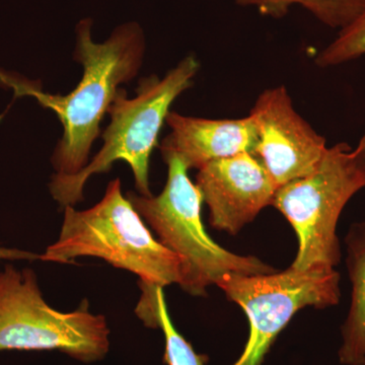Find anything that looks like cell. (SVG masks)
Returning a JSON list of instances; mask_svg holds the SVG:
<instances>
[{"mask_svg": "<svg viewBox=\"0 0 365 365\" xmlns=\"http://www.w3.org/2000/svg\"><path fill=\"white\" fill-rule=\"evenodd\" d=\"M91 19L76 26L74 60L83 67V78L66 96L44 93L26 81L0 72V81L30 96L58 117L63 135L53 153L55 174L72 176L88 163L91 146L100 135V125L123 83H130L143 66L145 37L140 26L127 23L115 29L104 43L93 42Z\"/></svg>", "mask_w": 365, "mask_h": 365, "instance_id": "obj_1", "label": "cell"}, {"mask_svg": "<svg viewBox=\"0 0 365 365\" xmlns=\"http://www.w3.org/2000/svg\"><path fill=\"white\" fill-rule=\"evenodd\" d=\"M95 257L135 274L140 287H165L184 283V265L176 254L158 241L130 201L120 179L109 182L104 197L93 207H64L58 240L39 260L69 263Z\"/></svg>", "mask_w": 365, "mask_h": 365, "instance_id": "obj_2", "label": "cell"}, {"mask_svg": "<svg viewBox=\"0 0 365 365\" xmlns=\"http://www.w3.org/2000/svg\"><path fill=\"white\" fill-rule=\"evenodd\" d=\"M200 69L193 55L182 58L163 78L155 74L139 81L136 95L127 98L120 88L109 108L111 122L103 134L102 148L78 174H54L49 182L50 193L62 206H76L83 199V189L93 175L111 170L119 160L128 163L140 195L151 196L150 160L158 145V137L167 121L170 106L193 86Z\"/></svg>", "mask_w": 365, "mask_h": 365, "instance_id": "obj_3", "label": "cell"}, {"mask_svg": "<svg viewBox=\"0 0 365 365\" xmlns=\"http://www.w3.org/2000/svg\"><path fill=\"white\" fill-rule=\"evenodd\" d=\"M165 162L168 179L160 195L128 192L126 197L158 241L181 259L182 288L187 294L203 297L209 287L217 285L227 274L262 275L277 271L256 257L234 254L216 244L204 227L202 195L190 180L189 170L177 158Z\"/></svg>", "mask_w": 365, "mask_h": 365, "instance_id": "obj_4", "label": "cell"}, {"mask_svg": "<svg viewBox=\"0 0 365 365\" xmlns=\"http://www.w3.org/2000/svg\"><path fill=\"white\" fill-rule=\"evenodd\" d=\"M110 330L88 302L69 313L46 302L31 269L6 265L0 271V352L58 350L83 362L103 359L109 351Z\"/></svg>", "mask_w": 365, "mask_h": 365, "instance_id": "obj_5", "label": "cell"}, {"mask_svg": "<svg viewBox=\"0 0 365 365\" xmlns=\"http://www.w3.org/2000/svg\"><path fill=\"white\" fill-rule=\"evenodd\" d=\"M364 187L352 148L340 143L327 148L311 174L276 190L271 205L285 216L299 240L292 267L307 270L339 264L338 222L346 204Z\"/></svg>", "mask_w": 365, "mask_h": 365, "instance_id": "obj_6", "label": "cell"}, {"mask_svg": "<svg viewBox=\"0 0 365 365\" xmlns=\"http://www.w3.org/2000/svg\"><path fill=\"white\" fill-rule=\"evenodd\" d=\"M248 317L250 336L244 352L232 365H263L281 331L299 309H327L339 302L340 274L335 268L242 275L227 274L217 285Z\"/></svg>", "mask_w": 365, "mask_h": 365, "instance_id": "obj_7", "label": "cell"}, {"mask_svg": "<svg viewBox=\"0 0 365 365\" xmlns=\"http://www.w3.org/2000/svg\"><path fill=\"white\" fill-rule=\"evenodd\" d=\"M249 116L258 135L254 153L276 188L316 170L328 148L326 138L300 116L284 86L262 91Z\"/></svg>", "mask_w": 365, "mask_h": 365, "instance_id": "obj_8", "label": "cell"}, {"mask_svg": "<svg viewBox=\"0 0 365 365\" xmlns=\"http://www.w3.org/2000/svg\"><path fill=\"white\" fill-rule=\"evenodd\" d=\"M209 222L216 230L237 235L272 204L277 188L254 153H242L206 163L196 177Z\"/></svg>", "mask_w": 365, "mask_h": 365, "instance_id": "obj_9", "label": "cell"}, {"mask_svg": "<svg viewBox=\"0 0 365 365\" xmlns=\"http://www.w3.org/2000/svg\"><path fill=\"white\" fill-rule=\"evenodd\" d=\"M170 133L160 145L163 160L177 158L187 169H200L212 160L254 153L258 135L253 119H205L170 112Z\"/></svg>", "mask_w": 365, "mask_h": 365, "instance_id": "obj_10", "label": "cell"}, {"mask_svg": "<svg viewBox=\"0 0 365 365\" xmlns=\"http://www.w3.org/2000/svg\"><path fill=\"white\" fill-rule=\"evenodd\" d=\"M345 244L352 292L349 311L341 328L339 360L344 365H365V222L350 227Z\"/></svg>", "mask_w": 365, "mask_h": 365, "instance_id": "obj_11", "label": "cell"}, {"mask_svg": "<svg viewBox=\"0 0 365 365\" xmlns=\"http://www.w3.org/2000/svg\"><path fill=\"white\" fill-rule=\"evenodd\" d=\"M245 7H254L262 16L284 18L292 6L304 7L317 20L330 28H346L365 9V0H235Z\"/></svg>", "mask_w": 365, "mask_h": 365, "instance_id": "obj_12", "label": "cell"}, {"mask_svg": "<svg viewBox=\"0 0 365 365\" xmlns=\"http://www.w3.org/2000/svg\"><path fill=\"white\" fill-rule=\"evenodd\" d=\"M365 56V9L317 55L316 66L332 67Z\"/></svg>", "mask_w": 365, "mask_h": 365, "instance_id": "obj_13", "label": "cell"}, {"mask_svg": "<svg viewBox=\"0 0 365 365\" xmlns=\"http://www.w3.org/2000/svg\"><path fill=\"white\" fill-rule=\"evenodd\" d=\"M155 319L158 328L165 334V361L169 365H205L207 359L197 354L191 344L178 332L173 325L172 319L168 313L163 288H155Z\"/></svg>", "mask_w": 365, "mask_h": 365, "instance_id": "obj_14", "label": "cell"}, {"mask_svg": "<svg viewBox=\"0 0 365 365\" xmlns=\"http://www.w3.org/2000/svg\"><path fill=\"white\" fill-rule=\"evenodd\" d=\"M40 255L33 252L0 246V261H35L39 260Z\"/></svg>", "mask_w": 365, "mask_h": 365, "instance_id": "obj_15", "label": "cell"}, {"mask_svg": "<svg viewBox=\"0 0 365 365\" xmlns=\"http://www.w3.org/2000/svg\"><path fill=\"white\" fill-rule=\"evenodd\" d=\"M353 158H354L355 163H356L357 168L364 176L365 181V133L360 139L356 148L353 150Z\"/></svg>", "mask_w": 365, "mask_h": 365, "instance_id": "obj_16", "label": "cell"}]
</instances>
